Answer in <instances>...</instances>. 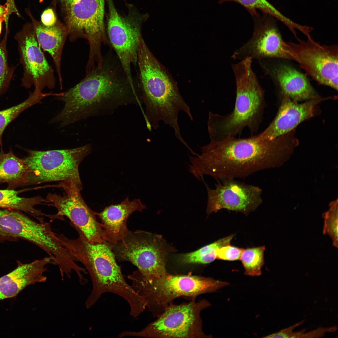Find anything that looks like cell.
Returning <instances> with one entry per match:
<instances>
[{"label": "cell", "mask_w": 338, "mask_h": 338, "mask_svg": "<svg viewBox=\"0 0 338 338\" xmlns=\"http://www.w3.org/2000/svg\"><path fill=\"white\" fill-rule=\"evenodd\" d=\"M135 84L130 81L116 55L110 50L101 67L58 97L64 106L54 117L61 127L92 116L110 114L118 108L142 103Z\"/></svg>", "instance_id": "6da1fadb"}, {"label": "cell", "mask_w": 338, "mask_h": 338, "mask_svg": "<svg viewBox=\"0 0 338 338\" xmlns=\"http://www.w3.org/2000/svg\"><path fill=\"white\" fill-rule=\"evenodd\" d=\"M289 144L286 134L272 140L261 139L253 135L246 138L228 137L210 141L201 147L200 155L189 157L188 170L199 180L204 175L217 181L245 178L274 166L280 149Z\"/></svg>", "instance_id": "7a4b0ae2"}, {"label": "cell", "mask_w": 338, "mask_h": 338, "mask_svg": "<svg viewBox=\"0 0 338 338\" xmlns=\"http://www.w3.org/2000/svg\"><path fill=\"white\" fill-rule=\"evenodd\" d=\"M73 227L78 234L76 239H70L63 234L57 236L76 261L82 263L90 275L92 287L85 301L86 308H91L104 293H111L124 299L131 312L141 309L144 301L125 279L121 267L116 262L111 244L107 242L91 243L77 228Z\"/></svg>", "instance_id": "3957f363"}, {"label": "cell", "mask_w": 338, "mask_h": 338, "mask_svg": "<svg viewBox=\"0 0 338 338\" xmlns=\"http://www.w3.org/2000/svg\"><path fill=\"white\" fill-rule=\"evenodd\" d=\"M137 63L145 106L143 115L147 125L158 127L162 121L173 126L178 124L180 111L190 114V108L180 95L177 83L153 55L142 35L138 41Z\"/></svg>", "instance_id": "277c9868"}, {"label": "cell", "mask_w": 338, "mask_h": 338, "mask_svg": "<svg viewBox=\"0 0 338 338\" xmlns=\"http://www.w3.org/2000/svg\"><path fill=\"white\" fill-rule=\"evenodd\" d=\"M248 57L232 65L235 76L236 99L233 110L225 115L210 111L207 122L210 141L236 137L248 128L253 135L258 131L265 105L264 91Z\"/></svg>", "instance_id": "5b68a950"}, {"label": "cell", "mask_w": 338, "mask_h": 338, "mask_svg": "<svg viewBox=\"0 0 338 338\" xmlns=\"http://www.w3.org/2000/svg\"><path fill=\"white\" fill-rule=\"evenodd\" d=\"M131 286L145 300L146 307L157 317L179 297L195 300L202 294L216 292L229 283L212 278L191 275H172L161 277L146 275L138 269L127 276Z\"/></svg>", "instance_id": "8992f818"}, {"label": "cell", "mask_w": 338, "mask_h": 338, "mask_svg": "<svg viewBox=\"0 0 338 338\" xmlns=\"http://www.w3.org/2000/svg\"><path fill=\"white\" fill-rule=\"evenodd\" d=\"M211 306L207 300H191L188 303L169 305L155 321L141 331H124L118 335L151 338L212 337L202 329L201 312Z\"/></svg>", "instance_id": "52a82bcc"}, {"label": "cell", "mask_w": 338, "mask_h": 338, "mask_svg": "<svg viewBox=\"0 0 338 338\" xmlns=\"http://www.w3.org/2000/svg\"><path fill=\"white\" fill-rule=\"evenodd\" d=\"M91 149L87 144L70 149L28 150L23 159L28 170V185L71 181L82 189L79 166Z\"/></svg>", "instance_id": "ba28073f"}, {"label": "cell", "mask_w": 338, "mask_h": 338, "mask_svg": "<svg viewBox=\"0 0 338 338\" xmlns=\"http://www.w3.org/2000/svg\"><path fill=\"white\" fill-rule=\"evenodd\" d=\"M112 251L118 261H128L149 276H163L166 269V251L160 236L142 230L129 231L114 244Z\"/></svg>", "instance_id": "9c48e42d"}, {"label": "cell", "mask_w": 338, "mask_h": 338, "mask_svg": "<svg viewBox=\"0 0 338 338\" xmlns=\"http://www.w3.org/2000/svg\"><path fill=\"white\" fill-rule=\"evenodd\" d=\"M105 0H74L65 14L70 41L82 38L88 41L89 59H101L103 44H110L104 22Z\"/></svg>", "instance_id": "30bf717a"}, {"label": "cell", "mask_w": 338, "mask_h": 338, "mask_svg": "<svg viewBox=\"0 0 338 338\" xmlns=\"http://www.w3.org/2000/svg\"><path fill=\"white\" fill-rule=\"evenodd\" d=\"M106 0L109 10L107 36L130 81L134 83L131 65L137 63L138 41L142 35V25L148 15L130 9L127 15L122 16L113 0Z\"/></svg>", "instance_id": "8fae6325"}, {"label": "cell", "mask_w": 338, "mask_h": 338, "mask_svg": "<svg viewBox=\"0 0 338 338\" xmlns=\"http://www.w3.org/2000/svg\"><path fill=\"white\" fill-rule=\"evenodd\" d=\"M298 41L285 42L293 60L318 83L337 90L338 45H322L312 37Z\"/></svg>", "instance_id": "7c38bea8"}, {"label": "cell", "mask_w": 338, "mask_h": 338, "mask_svg": "<svg viewBox=\"0 0 338 338\" xmlns=\"http://www.w3.org/2000/svg\"><path fill=\"white\" fill-rule=\"evenodd\" d=\"M64 190L62 195L49 193L46 200L57 210L52 219L66 217L71 224L77 228L91 243H102L104 240L101 224L97 220L96 212L91 210L81 194L82 190L71 181L61 182L58 185Z\"/></svg>", "instance_id": "4fadbf2b"}, {"label": "cell", "mask_w": 338, "mask_h": 338, "mask_svg": "<svg viewBox=\"0 0 338 338\" xmlns=\"http://www.w3.org/2000/svg\"><path fill=\"white\" fill-rule=\"evenodd\" d=\"M23 69L22 85L26 88L32 85L42 91L55 86L54 71L49 65L38 41L32 23L28 22L15 36Z\"/></svg>", "instance_id": "5bb4252c"}, {"label": "cell", "mask_w": 338, "mask_h": 338, "mask_svg": "<svg viewBox=\"0 0 338 338\" xmlns=\"http://www.w3.org/2000/svg\"><path fill=\"white\" fill-rule=\"evenodd\" d=\"M254 30L250 39L233 53L231 58L241 60L248 57L257 60L265 59L293 60L274 18L263 13L253 17Z\"/></svg>", "instance_id": "9a60e30c"}, {"label": "cell", "mask_w": 338, "mask_h": 338, "mask_svg": "<svg viewBox=\"0 0 338 338\" xmlns=\"http://www.w3.org/2000/svg\"><path fill=\"white\" fill-rule=\"evenodd\" d=\"M215 188L205 182L207 194L206 213L209 215L222 209L240 212L245 215L253 211L262 202L260 188L225 178L217 181Z\"/></svg>", "instance_id": "2e32d148"}, {"label": "cell", "mask_w": 338, "mask_h": 338, "mask_svg": "<svg viewBox=\"0 0 338 338\" xmlns=\"http://www.w3.org/2000/svg\"><path fill=\"white\" fill-rule=\"evenodd\" d=\"M258 60L264 73L280 88L282 94L292 100H308L319 95L307 77L292 66L276 59Z\"/></svg>", "instance_id": "e0dca14e"}, {"label": "cell", "mask_w": 338, "mask_h": 338, "mask_svg": "<svg viewBox=\"0 0 338 338\" xmlns=\"http://www.w3.org/2000/svg\"><path fill=\"white\" fill-rule=\"evenodd\" d=\"M283 95L275 117L263 131L257 135L260 139L272 140L294 130L301 122L315 115L320 103L331 98L318 95L299 104L287 95Z\"/></svg>", "instance_id": "ac0fdd59"}, {"label": "cell", "mask_w": 338, "mask_h": 338, "mask_svg": "<svg viewBox=\"0 0 338 338\" xmlns=\"http://www.w3.org/2000/svg\"><path fill=\"white\" fill-rule=\"evenodd\" d=\"M50 264L54 263L49 257L29 263L18 262L14 270L0 278V300L15 296L29 285L46 282L44 273Z\"/></svg>", "instance_id": "d6986e66"}, {"label": "cell", "mask_w": 338, "mask_h": 338, "mask_svg": "<svg viewBox=\"0 0 338 338\" xmlns=\"http://www.w3.org/2000/svg\"><path fill=\"white\" fill-rule=\"evenodd\" d=\"M146 208L139 199L130 201L128 197L120 203L106 207L96 216L101 220L104 240L111 244H114L122 240L129 231L127 221L134 212H142Z\"/></svg>", "instance_id": "ffe728a7"}, {"label": "cell", "mask_w": 338, "mask_h": 338, "mask_svg": "<svg viewBox=\"0 0 338 338\" xmlns=\"http://www.w3.org/2000/svg\"><path fill=\"white\" fill-rule=\"evenodd\" d=\"M26 12L30 18L38 43L43 51L48 53L52 59L58 75L60 88L63 89L61 61L64 47L68 31L65 25L57 20L53 26L47 27L36 20L29 9Z\"/></svg>", "instance_id": "44dd1931"}, {"label": "cell", "mask_w": 338, "mask_h": 338, "mask_svg": "<svg viewBox=\"0 0 338 338\" xmlns=\"http://www.w3.org/2000/svg\"><path fill=\"white\" fill-rule=\"evenodd\" d=\"M8 184L7 189H14L28 185V170L24 159L17 157L10 150L5 153L1 147L0 152V183Z\"/></svg>", "instance_id": "7402d4cb"}, {"label": "cell", "mask_w": 338, "mask_h": 338, "mask_svg": "<svg viewBox=\"0 0 338 338\" xmlns=\"http://www.w3.org/2000/svg\"><path fill=\"white\" fill-rule=\"evenodd\" d=\"M23 191L14 189L0 190V208L16 210L29 213L39 220L41 217H49L41 210L36 208L37 205L47 203L39 196L31 198L22 197L18 194Z\"/></svg>", "instance_id": "603a6c76"}, {"label": "cell", "mask_w": 338, "mask_h": 338, "mask_svg": "<svg viewBox=\"0 0 338 338\" xmlns=\"http://www.w3.org/2000/svg\"><path fill=\"white\" fill-rule=\"evenodd\" d=\"M234 236V235H229L194 252L181 254L178 256L177 260L179 263L182 264H206L211 263L217 259V249L230 244Z\"/></svg>", "instance_id": "cb8c5ba5"}, {"label": "cell", "mask_w": 338, "mask_h": 338, "mask_svg": "<svg viewBox=\"0 0 338 338\" xmlns=\"http://www.w3.org/2000/svg\"><path fill=\"white\" fill-rule=\"evenodd\" d=\"M49 96L48 93H43L40 90L35 89L33 92L29 93L28 98L22 102L0 110V144L1 146L3 135L8 126L23 111L34 104L41 103L42 99Z\"/></svg>", "instance_id": "d4e9b609"}, {"label": "cell", "mask_w": 338, "mask_h": 338, "mask_svg": "<svg viewBox=\"0 0 338 338\" xmlns=\"http://www.w3.org/2000/svg\"><path fill=\"white\" fill-rule=\"evenodd\" d=\"M232 1L240 4L254 17L259 15L257 11L259 9L263 13L270 15L284 23L289 28L293 27L294 23L285 17L267 0H219L220 4L227 1Z\"/></svg>", "instance_id": "484cf974"}, {"label": "cell", "mask_w": 338, "mask_h": 338, "mask_svg": "<svg viewBox=\"0 0 338 338\" xmlns=\"http://www.w3.org/2000/svg\"><path fill=\"white\" fill-rule=\"evenodd\" d=\"M264 246L243 249L240 259L245 270V274L252 276L261 274V269L264 264Z\"/></svg>", "instance_id": "4316f807"}, {"label": "cell", "mask_w": 338, "mask_h": 338, "mask_svg": "<svg viewBox=\"0 0 338 338\" xmlns=\"http://www.w3.org/2000/svg\"><path fill=\"white\" fill-rule=\"evenodd\" d=\"M8 33L6 32L0 42V95L8 89L15 69V67H10L8 64L6 49Z\"/></svg>", "instance_id": "83f0119b"}, {"label": "cell", "mask_w": 338, "mask_h": 338, "mask_svg": "<svg viewBox=\"0 0 338 338\" xmlns=\"http://www.w3.org/2000/svg\"><path fill=\"white\" fill-rule=\"evenodd\" d=\"M323 215L324 219L323 230L324 234H327L332 241L333 245L338 248V215L337 207L333 206Z\"/></svg>", "instance_id": "f1b7e54d"}, {"label": "cell", "mask_w": 338, "mask_h": 338, "mask_svg": "<svg viewBox=\"0 0 338 338\" xmlns=\"http://www.w3.org/2000/svg\"><path fill=\"white\" fill-rule=\"evenodd\" d=\"M243 249L230 244L222 246L217 250V259L230 261L239 260Z\"/></svg>", "instance_id": "f546056e"}, {"label": "cell", "mask_w": 338, "mask_h": 338, "mask_svg": "<svg viewBox=\"0 0 338 338\" xmlns=\"http://www.w3.org/2000/svg\"><path fill=\"white\" fill-rule=\"evenodd\" d=\"M19 13L16 9L14 0H8L4 5H0V18H3L6 21V30L8 29V19L9 15L12 12Z\"/></svg>", "instance_id": "4dcf8cb0"}, {"label": "cell", "mask_w": 338, "mask_h": 338, "mask_svg": "<svg viewBox=\"0 0 338 338\" xmlns=\"http://www.w3.org/2000/svg\"><path fill=\"white\" fill-rule=\"evenodd\" d=\"M304 320L301 321L287 328L283 329L280 331L272 334L264 338H294V332L293 330L296 327L302 325L304 322Z\"/></svg>", "instance_id": "1f68e13d"}, {"label": "cell", "mask_w": 338, "mask_h": 338, "mask_svg": "<svg viewBox=\"0 0 338 338\" xmlns=\"http://www.w3.org/2000/svg\"><path fill=\"white\" fill-rule=\"evenodd\" d=\"M41 19V23L47 27L54 25L58 20L54 10L51 8H47L43 12Z\"/></svg>", "instance_id": "d6a6232c"}, {"label": "cell", "mask_w": 338, "mask_h": 338, "mask_svg": "<svg viewBox=\"0 0 338 338\" xmlns=\"http://www.w3.org/2000/svg\"><path fill=\"white\" fill-rule=\"evenodd\" d=\"M337 330L335 326L328 328H320L308 332H305L301 338H317L323 337L326 332H333Z\"/></svg>", "instance_id": "836d02e7"}, {"label": "cell", "mask_w": 338, "mask_h": 338, "mask_svg": "<svg viewBox=\"0 0 338 338\" xmlns=\"http://www.w3.org/2000/svg\"><path fill=\"white\" fill-rule=\"evenodd\" d=\"M59 3L64 14L68 11L74 0H56Z\"/></svg>", "instance_id": "e575fe53"}, {"label": "cell", "mask_w": 338, "mask_h": 338, "mask_svg": "<svg viewBox=\"0 0 338 338\" xmlns=\"http://www.w3.org/2000/svg\"><path fill=\"white\" fill-rule=\"evenodd\" d=\"M5 20V19L3 18H0V37L1 34L2 32V23L3 21Z\"/></svg>", "instance_id": "d590c367"}]
</instances>
